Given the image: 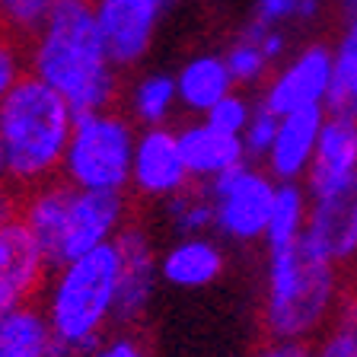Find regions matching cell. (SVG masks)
Wrapping results in <instances>:
<instances>
[{"label":"cell","mask_w":357,"mask_h":357,"mask_svg":"<svg viewBox=\"0 0 357 357\" xmlns=\"http://www.w3.org/2000/svg\"><path fill=\"white\" fill-rule=\"evenodd\" d=\"M29 74L45 80L70 109L99 112L119 99V67L99 36L93 0H54L45 26L26 45Z\"/></svg>","instance_id":"cell-1"},{"label":"cell","mask_w":357,"mask_h":357,"mask_svg":"<svg viewBox=\"0 0 357 357\" xmlns=\"http://www.w3.org/2000/svg\"><path fill=\"white\" fill-rule=\"evenodd\" d=\"M119 243H105L52 268L42 290V312L61 357H86L105 338L119 310Z\"/></svg>","instance_id":"cell-2"},{"label":"cell","mask_w":357,"mask_h":357,"mask_svg":"<svg viewBox=\"0 0 357 357\" xmlns=\"http://www.w3.org/2000/svg\"><path fill=\"white\" fill-rule=\"evenodd\" d=\"M77 112L58 89L26 74L0 99V147L10 185L29 192L61 176Z\"/></svg>","instance_id":"cell-3"},{"label":"cell","mask_w":357,"mask_h":357,"mask_svg":"<svg viewBox=\"0 0 357 357\" xmlns=\"http://www.w3.org/2000/svg\"><path fill=\"white\" fill-rule=\"evenodd\" d=\"M338 300V268L312 252L303 239L284 249H268L261 326L271 342L312 338L332 322Z\"/></svg>","instance_id":"cell-4"},{"label":"cell","mask_w":357,"mask_h":357,"mask_svg":"<svg viewBox=\"0 0 357 357\" xmlns=\"http://www.w3.org/2000/svg\"><path fill=\"white\" fill-rule=\"evenodd\" d=\"M134 144H137V131L121 112H80L70 131L61 178L67 185L86 188V192L125 195V188H131Z\"/></svg>","instance_id":"cell-5"},{"label":"cell","mask_w":357,"mask_h":357,"mask_svg":"<svg viewBox=\"0 0 357 357\" xmlns=\"http://www.w3.org/2000/svg\"><path fill=\"white\" fill-rule=\"evenodd\" d=\"M211 204H214V230L233 243H255L265 239V227L275 208L278 178L265 169L239 163L208 182Z\"/></svg>","instance_id":"cell-6"},{"label":"cell","mask_w":357,"mask_h":357,"mask_svg":"<svg viewBox=\"0 0 357 357\" xmlns=\"http://www.w3.org/2000/svg\"><path fill=\"white\" fill-rule=\"evenodd\" d=\"M128 227V201L121 192H86L74 188L67 204L64 230H61L58 249L52 255V268L93 252L105 243H115L119 233Z\"/></svg>","instance_id":"cell-7"},{"label":"cell","mask_w":357,"mask_h":357,"mask_svg":"<svg viewBox=\"0 0 357 357\" xmlns=\"http://www.w3.org/2000/svg\"><path fill=\"white\" fill-rule=\"evenodd\" d=\"M303 243L338 271L357 268V176L322 195H310Z\"/></svg>","instance_id":"cell-8"},{"label":"cell","mask_w":357,"mask_h":357,"mask_svg":"<svg viewBox=\"0 0 357 357\" xmlns=\"http://www.w3.org/2000/svg\"><path fill=\"white\" fill-rule=\"evenodd\" d=\"M172 0H93L99 36L115 67H134L150 52L160 16Z\"/></svg>","instance_id":"cell-9"},{"label":"cell","mask_w":357,"mask_h":357,"mask_svg":"<svg viewBox=\"0 0 357 357\" xmlns=\"http://www.w3.org/2000/svg\"><path fill=\"white\" fill-rule=\"evenodd\" d=\"M48 275H52V261L38 239L20 217L10 220L0 230V319L20 306L36 303Z\"/></svg>","instance_id":"cell-10"},{"label":"cell","mask_w":357,"mask_h":357,"mask_svg":"<svg viewBox=\"0 0 357 357\" xmlns=\"http://www.w3.org/2000/svg\"><path fill=\"white\" fill-rule=\"evenodd\" d=\"M328 86H332V45L310 42L271 74L259 102L275 115H287L297 109L326 105Z\"/></svg>","instance_id":"cell-11"},{"label":"cell","mask_w":357,"mask_h":357,"mask_svg":"<svg viewBox=\"0 0 357 357\" xmlns=\"http://www.w3.org/2000/svg\"><path fill=\"white\" fill-rule=\"evenodd\" d=\"M192 185L185 156L178 147V131L156 125L137 131L131 160V192L144 201H169L182 188Z\"/></svg>","instance_id":"cell-12"},{"label":"cell","mask_w":357,"mask_h":357,"mask_svg":"<svg viewBox=\"0 0 357 357\" xmlns=\"http://www.w3.org/2000/svg\"><path fill=\"white\" fill-rule=\"evenodd\" d=\"M121 252V281H119V310H115V326L128 328L147 316L153 303L156 278H160V259L153 252L147 230L137 223H128L119 233Z\"/></svg>","instance_id":"cell-13"},{"label":"cell","mask_w":357,"mask_h":357,"mask_svg":"<svg viewBox=\"0 0 357 357\" xmlns=\"http://www.w3.org/2000/svg\"><path fill=\"white\" fill-rule=\"evenodd\" d=\"M357 176V115L326 112L319 144L306 169V195H322Z\"/></svg>","instance_id":"cell-14"},{"label":"cell","mask_w":357,"mask_h":357,"mask_svg":"<svg viewBox=\"0 0 357 357\" xmlns=\"http://www.w3.org/2000/svg\"><path fill=\"white\" fill-rule=\"evenodd\" d=\"M322 125H326V105H312V109H297L281 115L275 144H271V150L265 156L268 172L278 182H300V178H306V169H310L312 153H316V144H319Z\"/></svg>","instance_id":"cell-15"},{"label":"cell","mask_w":357,"mask_h":357,"mask_svg":"<svg viewBox=\"0 0 357 357\" xmlns=\"http://www.w3.org/2000/svg\"><path fill=\"white\" fill-rule=\"evenodd\" d=\"M178 147H182V156H185L192 182H201V185L220 178L223 172L236 169L249 156L243 144V134L220 131L208 119H198L182 128L178 131Z\"/></svg>","instance_id":"cell-16"},{"label":"cell","mask_w":357,"mask_h":357,"mask_svg":"<svg viewBox=\"0 0 357 357\" xmlns=\"http://www.w3.org/2000/svg\"><path fill=\"white\" fill-rule=\"evenodd\" d=\"M223 249L211 236H178L160 255V278L178 290H201L223 275Z\"/></svg>","instance_id":"cell-17"},{"label":"cell","mask_w":357,"mask_h":357,"mask_svg":"<svg viewBox=\"0 0 357 357\" xmlns=\"http://www.w3.org/2000/svg\"><path fill=\"white\" fill-rule=\"evenodd\" d=\"M176 89H178V102L185 105L192 115L204 119L227 93L236 89V83H233L223 54L204 52L182 64V70L176 74Z\"/></svg>","instance_id":"cell-18"},{"label":"cell","mask_w":357,"mask_h":357,"mask_svg":"<svg viewBox=\"0 0 357 357\" xmlns=\"http://www.w3.org/2000/svg\"><path fill=\"white\" fill-rule=\"evenodd\" d=\"M0 357H61L42 306H20L0 319Z\"/></svg>","instance_id":"cell-19"},{"label":"cell","mask_w":357,"mask_h":357,"mask_svg":"<svg viewBox=\"0 0 357 357\" xmlns=\"http://www.w3.org/2000/svg\"><path fill=\"white\" fill-rule=\"evenodd\" d=\"M326 112L357 115V10H348V20L332 45V86Z\"/></svg>","instance_id":"cell-20"},{"label":"cell","mask_w":357,"mask_h":357,"mask_svg":"<svg viewBox=\"0 0 357 357\" xmlns=\"http://www.w3.org/2000/svg\"><path fill=\"white\" fill-rule=\"evenodd\" d=\"M306 211H310V195L300 182H278L275 208L265 227V245L268 249H284L303 239L306 230Z\"/></svg>","instance_id":"cell-21"},{"label":"cell","mask_w":357,"mask_h":357,"mask_svg":"<svg viewBox=\"0 0 357 357\" xmlns=\"http://www.w3.org/2000/svg\"><path fill=\"white\" fill-rule=\"evenodd\" d=\"M176 102H178V89H176V77L169 74H147L131 89V115L144 128L166 125Z\"/></svg>","instance_id":"cell-22"},{"label":"cell","mask_w":357,"mask_h":357,"mask_svg":"<svg viewBox=\"0 0 357 357\" xmlns=\"http://www.w3.org/2000/svg\"><path fill=\"white\" fill-rule=\"evenodd\" d=\"M166 223L178 236H204L214 227V204L208 185H188L166 201Z\"/></svg>","instance_id":"cell-23"},{"label":"cell","mask_w":357,"mask_h":357,"mask_svg":"<svg viewBox=\"0 0 357 357\" xmlns=\"http://www.w3.org/2000/svg\"><path fill=\"white\" fill-rule=\"evenodd\" d=\"M54 0H0V29L29 45L45 26Z\"/></svg>","instance_id":"cell-24"},{"label":"cell","mask_w":357,"mask_h":357,"mask_svg":"<svg viewBox=\"0 0 357 357\" xmlns=\"http://www.w3.org/2000/svg\"><path fill=\"white\" fill-rule=\"evenodd\" d=\"M223 61L230 67V77L236 86H255V83H261L268 77V70H271V61L265 58V52L243 36L223 52Z\"/></svg>","instance_id":"cell-25"},{"label":"cell","mask_w":357,"mask_h":357,"mask_svg":"<svg viewBox=\"0 0 357 357\" xmlns=\"http://www.w3.org/2000/svg\"><path fill=\"white\" fill-rule=\"evenodd\" d=\"M322 13V0H255L252 20L281 26V22H312Z\"/></svg>","instance_id":"cell-26"},{"label":"cell","mask_w":357,"mask_h":357,"mask_svg":"<svg viewBox=\"0 0 357 357\" xmlns=\"http://www.w3.org/2000/svg\"><path fill=\"white\" fill-rule=\"evenodd\" d=\"M29 74V58H26V42L0 29V99Z\"/></svg>","instance_id":"cell-27"},{"label":"cell","mask_w":357,"mask_h":357,"mask_svg":"<svg viewBox=\"0 0 357 357\" xmlns=\"http://www.w3.org/2000/svg\"><path fill=\"white\" fill-rule=\"evenodd\" d=\"M278 121H281V115H275L268 105L255 102L252 119H249V125H245V131H243L245 153H249V156H261V160H265L268 150H271V144H275Z\"/></svg>","instance_id":"cell-28"},{"label":"cell","mask_w":357,"mask_h":357,"mask_svg":"<svg viewBox=\"0 0 357 357\" xmlns=\"http://www.w3.org/2000/svg\"><path fill=\"white\" fill-rule=\"evenodd\" d=\"M252 109H255V105L249 102L243 93H236V89H233V93H227V96H223L220 102H217L214 109L204 115V119H208L214 128H220V131L243 134L245 125H249V119H252Z\"/></svg>","instance_id":"cell-29"},{"label":"cell","mask_w":357,"mask_h":357,"mask_svg":"<svg viewBox=\"0 0 357 357\" xmlns=\"http://www.w3.org/2000/svg\"><path fill=\"white\" fill-rule=\"evenodd\" d=\"M243 38H249V42H255L265 52V58L275 64L278 58H281L284 52H287V36H284L278 26H268V22H259V20H249L245 22V29L239 32Z\"/></svg>","instance_id":"cell-30"},{"label":"cell","mask_w":357,"mask_h":357,"mask_svg":"<svg viewBox=\"0 0 357 357\" xmlns=\"http://www.w3.org/2000/svg\"><path fill=\"white\" fill-rule=\"evenodd\" d=\"M86 357H150V351L134 332H119L112 338H102Z\"/></svg>","instance_id":"cell-31"},{"label":"cell","mask_w":357,"mask_h":357,"mask_svg":"<svg viewBox=\"0 0 357 357\" xmlns=\"http://www.w3.org/2000/svg\"><path fill=\"white\" fill-rule=\"evenodd\" d=\"M312 357H357V338L348 335L344 328H328L319 338V344L312 348Z\"/></svg>","instance_id":"cell-32"},{"label":"cell","mask_w":357,"mask_h":357,"mask_svg":"<svg viewBox=\"0 0 357 357\" xmlns=\"http://www.w3.org/2000/svg\"><path fill=\"white\" fill-rule=\"evenodd\" d=\"M332 326L335 328H344L348 335H354V338H357V284L342 294V300H338V306H335Z\"/></svg>","instance_id":"cell-33"},{"label":"cell","mask_w":357,"mask_h":357,"mask_svg":"<svg viewBox=\"0 0 357 357\" xmlns=\"http://www.w3.org/2000/svg\"><path fill=\"white\" fill-rule=\"evenodd\" d=\"M255 357H312L303 342H268Z\"/></svg>","instance_id":"cell-34"},{"label":"cell","mask_w":357,"mask_h":357,"mask_svg":"<svg viewBox=\"0 0 357 357\" xmlns=\"http://www.w3.org/2000/svg\"><path fill=\"white\" fill-rule=\"evenodd\" d=\"M16 217H20V198L3 185L0 188V230H3L10 220H16Z\"/></svg>","instance_id":"cell-35"},{"label":"cell","mask_w":357,"mask_h":357,"mask_svg":"<svg viewBox=\"0 0 357 357\" xmlns=\"http://www.w3.org/2000/svg\"><path fill=\"white\" fill-rule=\"evenodd\" d=\"M10 182V176H7V160H3V147H0V188Z\"/></svg>","instance_id":"cell-36"},{"label":"cell","mask_w":357,"mask_h":357,"mask_svg":"<svg viewBox=\"0 0 357 357\" xmlns=\"http://www.w3.org/2000/svg\"><path fill=\"white\" fill-rule=\"evenodd\" d=\"M338 3H344V10H357V0H338Z\"/></svg>","instance_id":"cell-37"}]
</instances>
